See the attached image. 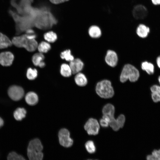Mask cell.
I'll list each match as a JSON object with an SVG mask.
<instances>
[{
	"instance_id": "33",
	"label": "cell",
	"mask_w": 160,
	"mask_h": 160,
	"mask_svg": "<svg viewBox=\"0 0 160 160\" xmlns=\"http://www.w3.org/2000/svg\"><path fill=\"white\" fill-rule=\"evenodd\" d=\"M53 4H58L67 1L69 0H49Z\"/></svg>"
},
{
	"instance_id": "9",
	"label": "cell",
	"mask_w": 160,
	"mask_h": 160,
	"mask_svg": "<svg viewBox=\"0 0 160 160\" xmlns=\"http://www.w3.org/2000/svg\"><path fill=\"white\" fill-rule=\"evenodd\" d=\"M14 59V56L10 52H3L0 53V64L4 66L12 65Z\"/></svg>"
},
{
	"instance_id": "2",
	"label": "cell",
	"mask_w": 160,
	"mask_h": 160,
	"mask_svg": "<svg viewBox=\"0 0 160 160\" xmlns=\"http://www.w3.org/2000/svg\"><path fill=\"white\" fill-rule=\"evenodd\" d=\"M12 44L18 47L24 48L28 51L32 52L37 48L38 44L35 39H29L26 34L14 37L11 41Z\"/></svg>"
},
{
	"instance_id": "16",
	"label": "cell",
	"mask_w": 160,
	"mask_h": 160,
	"mask_svg": "<svg viewBox=\"0 0 160 160\" xmlns=\"http://www.w3.org/2000/svg\"><path fill=\"white\" fill-rule=\"evenodd\" d=\"M74 80L76 84L81 87L85 86L87 83V80L85 76L81 73L76 74Z\"/></svg>"
},
{
	"instance_id": "7",
	"label": "cell",
	"mask_w": 160,
	"mask_h": 160,
	"mask_svg": "<svg viewBox=\"0 0 160 160\" xmlns=\"http://www.w3.org/2000/svg\"><path fill=\"white\" fill-rule=\"evenodd\" d=\"M8 93L9 97L13 100L18 101L21 99L24 95V90L20 86L14 85L8 89Z\"/></svg>"
},
{
	"instance_id": "38",
	"label": "cell",
	"mask_w": 160,
	"mask_h": 160,
	"mask_svg": "<svg viewBox=\"0 0 160 160\" xmlns=\"http://www.w3.org/2000/svg\"><path fill=\"white\" fill-rule=\"evenodd\" d=\"M158 80L159 82V84H160V76L159 77V78H158Z\"/></svg>"
},
{
	"instance_id": "27",
	"label": "cell",
	"mask_w": 160,
	"mask_h": 160,
	"mask_svg": "<svg viewBox=\"0 0 160 160\" xmlns=\"http://www.w3.org/2000/svg\"><path fill=\"white\" fill-rule=\"evenodd\" d=\"M85 146L86 150L89 153H93L95 152L96 147L92 141H88L86 143Z\"/></svg>"
},
{
	"instance_id": "21",
	"label": "cell",
	"mask_w": 160,
	"mask_h": 160,
	"mask_svg": "<svg viewBox=\"0 0 160 160\" xmlns=\"http://www.w3.org/2000/svg\"><path fill=\"white\" fill-rule=\"evenodd\" d=\"M44 56L42 53L39 52L35 54L32 57V62L36 66H39L44 61Z\"/></svg>"
},
{
	"instance_id": "28",
	"label": "cell",
	"mask_w": 160,
	"mask_h": 160,
	"mask_svg": "<svg viewBox=\"0 0 160 160\" xmlns=\"http://www.w3.org/2000/svg\"><path fill=\"white\" fill-rule=\"evenodd\" d=\"M147 160H160V149L154 150L151 155H149L146 157Z\"/></svg>"
},
{
	"instance_id": "5",
	"label": "cell",
	"mask_w": 160,
	"mask_h": 160,
	"mask_svg": "<svg viewBox=\"0 0 160 160\" xmlns=\"http://www.w3.org/2000/svg\"><path fill=\"white\" fill-rule=\"evenodd\" d=\"M58 136L59 143L62 146L68 148L72 145L73 141L70 137V132L67 129H61L59 131Z\"/></svg>"
},
{
	"instance_id": "39",
	"label": "cell",
	"mask_w": 160,
	"mask_h": 160,
	"mask_svg": "<svg viewBox=\"0 0 160 160\" xmlns=\"http://www.w3.org/2000/svg\"><path fill=\"white\" fill-rule=\"evenodd\" d=\"M87 160H93L91 159H87Z\"/></svg>"
},
{
	"instance_id": "15",
	"label": "cell",
	"mask_w": 160,
	"mask_h": 160,
	"mask_svg": "<svg viewBox=\"0 0 160 160\" xmlns=\"http://www.w3.org/2000/svg\"><path fill=\"white\" fill-rule=\"evenodd\" d=\"M12 44V41L7 36L0 33V49L7 48Z\"/></svg>"
},
{
	"instance_id": "19",
	"label": "cell",
	"mask_w": 160,
	"mask_h": 160,
	"mask_svg": "<svg viewBox=\"0 0 160 160\" xmlns=\"http://www.w3.org/2000/svg\"><path fill=\"white\" fill-rule=\"evenodd\" d=\"M141 67L142 69L145 71L148 74L151 75L154 73V67L151 63L147 61L143 62L141 64Z\"/></svg>"
},
{
	"instance_id": "6",
	"label": "cell",
	"mask_w": 160,
	"mask_h": 160,
	"mask_svg": "<svg viewBox=\"0 0 160 160\" xmlns=\"http://www.w3.org/2000/svg\"><path fill=\"white\" fill-rule=\"evenodd\" d=\"M84 127L88 135H95L98 133L100 126L96 119L91 118L86 123Z\"/></svg>"
},
{
	"instance_id": "11",
	"label": "cell",
	"mask_w": 160,
	"mask_h": 160,
	"mask_svg": "<svg viewBox=\"0 0 160 160\" xmlns=\"http://www.w3.org/2000/svg\"><path fill=\"white\" fill-rule=\"evenodd\" d=\"M69 65L72 73L77 74L80 72L82 69L84 67V63L80 59L76 58L70 62Z\"/></svg>"
},
{
	"instance_id": "29",
	"label": "cell",
	"mask_w": 160,
	"mask_h": 160,
	"mask_svg": "<svg viewBox=\"0 0 160 160\" xmlns=\"http://www.w3.org/2000/svg\"><path fill=\"white\" fill-rule=\"evenodd\" d=\"M118 124L120 128H122L124 124L125 117L123 114L119 115L116 119Z\"/></svg>"
},
{
	"instance_id": "31",
	"label": "cell",
	"mask_w": 160,
	"mask_h": 160,
	"mask_svg": "<svg viewBox=\"0 0 160 160\" xmlns=\"http://www.w3.org/2000/svg\"><path fill=\"white\" fill-rule=\"evenodd\" d=\"M151 93L154 92L160 93V85H154L150 88Z\"/></svg>"
},
{
	"instance_id": "1",
	"label": "cell",
	"mask_w": 160,
	"mask_h": 160,
	"mask_svg": "<svg viewBox=\"0 0 160 160\" xmlns=\"http://www.w3.org/2000/svg\"><path fill=\"white\" fill-rule=\"evenodd\" d=\"M43 146L40 140L35 138L29 143L27 149V154L29 160H42Z\"/></svg>"
},
{
	"instance_id": "17",
	"label": "cell",
	"mask_w": 160,
	"mask_h": 160,
	"mask_svg": "<svg viewBox=\"0 0 160 160\" xmlns=\"http://www.w3.org/2000/svg\"><path fill=\"white\" fill-rule=\"evenodd\" d=\"M88 33L90 37L92 38H98L101 35V31L100 28L96 25H92L88 30Z\"/></svg>"
},
{
	"instance_id": "10",
	"label": "cell",
	"mask_w": 160,
	"mask_h": 160,
	"mask_svg": "<svg viewBox=\"0 0 160 160\" xmlns=\"http://www.w3.org/2000/svg\"><path fill=\"white\" fill-rule=\"evenodd\" d=\"M105 60L107 64L110 66L112 67L115 66L118 60L116 53L113 50H108L105 57Z\"/></svg>"
},
{
	"instance_id": "4",
	"label": "cell",
	"mask_w": 160,
	"mask_h": 160,
	"mask_svg": "<svg viewBox=\"0 0 160 160\" xmlns=\"http://www.w3.org/2000/svg\"><path fill=\"white\" fill-rule=\"evenodd\" d=\"M140 76L138 70L134 66L127 64L124 67L120 77L121 82L124 83L128 79L132 82L137 80Z\"/></svg>"
},
{
	"instance_id": "35",
	"label": "cell",
	"mask_w": 160,
	"mask_h": 160,
	"mask_svg": "<svg viewBox=\"0 0 160 160\" xmlns=\"http://www.w3.org/2000/svg\"><path fill=\"white\" fill-rule=\"evenodd\" d=\"M152 3L155 5L160 4V0H151Z\"/></svg>"
},
{
	"instance_id": "18",
	"label": "cell",
	"mask_w": 160,
	"mask_h": 160,
	"mask_svg": "<svg viewBox=\"0 0 160 160\" xmlns=\"http://www.w3.org/2000/svg\"><path fill=\"white\" fill-rule=\"evenodd\" d=\"M26 113V111L25 108H18L14 111L13 116L16 120L20 121L25 117Z\"/></svg>"
},
{
	"instance_id": "3",
	"label": "cell",
	"mask_w": 160,
	"mask_h": 160,
	"mask_svg": "<svg viewBox=\"0 0 160 160\" xmlns=\"http://www.w3.org/2000/svg\"><path fill=\"white\" fill-rule=\"evenodd\" d=\"M95 91L98 96L105 99L111 98L114 94L111 83L107 80H104L98 82L96 86Z\"/></svg>"
},
{
	"instance_id": "8",
	"label": "cell",
	"mask_w": 160,
	"mask_h": 160,
	"mask_svg": "<svg viewBox=\"0 0 160 160\" xmlns=\"http://www.w3.org/2000/svg\"><path fill=\"white\" fill-rule=\"evenodd\" d=\"M148 11L146 8L142 5H137L133 8L132 15L137 19H143L147 15Z\"/></svg>"
},
{
	"instance_id": "32",
	"label": "cell",
	"mask_w": 160,
	"mask_h": 160,
	"mask_svg": "<svg viewBox=\"0 0 160 160\" xmlns=\"http://www.w3.org/2000/svg\"><path fill=\"white\" fill-rule=\"evenodd\" d=\"M100 124L103 127H107L109 125V123L104 119L102 118L100 120Z\"/></svg>"
},
{
	"instance_id": "37",
	"label": "cell",
	"mask_w": 160,
	"mask_h": 160,
	"mask_svg": "<svg viewBox=\"0 0 160 160\" xmlns=\"http://www.w3.org/2000/svg\"><path fill=\"white\" fill-rule=\"evenodd\" d=\"M4 123L3 119L0 117V128H1L3 125Z\"/></svg>"
},
{
	"instance_id": "30",
	"label": "cell",
	"mask_w": 160,
	"mask_h": 160,
	"mask_svg": "<svg viewBox=\"0 0 160 160\" xmlns=\"http://www.w3.org/2000/svg\"><path fill=\"white\" fill-rule=\"evenodd\" d=\"M151 96L152 99L154 102H160V93L153 92L151 93Z\"/></svg>"
},
{
	"instance_id": "13",
	"label": "cell",
	"mask_w": 160,
	"mask_h": 160,
	"mask_svg": "<svg viewBox=\"0 0 160 160\" xmlns=\"http://www.w3.org/2000/svg\"><path fill=\"white\" fill-rule=\"evenodd\" d=\"M25 100L28 105H36L38 103V97L35 93L30 92L26 94L25 97Z\"/></svg>"
},
{
	"instance_id": "14",
	"label": "cell",
	"mask_w": 160,
	"mask_h": 160,
	"mask_svg": "<svg viewBox=\"0 0 160 160\" xmlns=\"http://www.w3.org/2000/svg\"><path fill=\"white\" fill-rule=\"evenodd\" d=\"M150 31L149 28L143 24H140L136 29L137 34L139 36L142 38L147 37Z\"/></svg>"
},
{
	"instance_id": "20",
	"label": "cell",
	"mask_w": 160,
	"mask_h": 160,
	"mask_svg": "<svg viewBox=\"0 0 160 160\" xmlns=\"http://www.w3.org/2000/svg\"><path fill=\"white\" fill-rule=\"evenodd\" d=\"M60 73L64 77L70 76L72 72L69 65L66 63L62 64L60 66Z\"/></svg>"
},
{
	"instance_id": "22",
	"label": "cell",
	"mask_w": 160,
	"mask_h": 160,
	"mask_svg": "<svg viewBox=\"0 0 160 160\" xmlns=\"http://www.w3.org/2000/svg\"><path fill=\"white\" fill-rule=\"evenodd\" d=\"M51 48V45L48 42L43 41L38 44L37 48L39 52L43 53L47 52Z\"/></svg>"
},
{
	"instance_id": "25",
	"label": "cell",
	"mask_w": 160,
	"mask_h": 160,
	"mask_svg": "<svg viewBox=\"0 0 160 160\" xmlns=\"http://www.w3.org/2000/svg\"><path fill=\"white\" fill-rule=\"evenodd\" d=\"M38 76V71L35 68H29L26 72V76L28 79L30 80L35 79Z\"/></svg>"
},
{
	"instance_id": "26",
	"label": "cell",
	"mask_w": 160,
	"mask_h": 160,
	"mask_svg": "<svg viewBox=\"0 0 160 160\" xmlns=\"http://www.w3.org/2000/svg\"><path fill=\"white\" fill-rule=\"evenodd\" d=\"M7 160H26L22 155L15 151L11 152L7 157Z\"/></svg>"
},
{
	"instance_id": "12",
	"label": "cell",
	"mask_w": 160,
	"mask_h": 160,
	"mask_svg": "<svg viewBox=\"0 0 160 160\" xmlns=\"http://www.w3.org/2000/svg\"><path fill=\"white\" fill-rule=\"evenodd\" d=\"M115 109L112 104L108 103L105 105L102 109L103 115L108 117L110 119L114 117Z\"/></svg>"
},
{
	"instance_id": "34",
	"label": "cell",
	"mask_w": 160,
	"mask_h": 160,
	"mask_svg": "<svg viewBox=\"0 0 160 160\" xmlns=\"http://www.w3.org/2000/svg\"><path fill=\"white\" fill-rule=\"evenodd\" d=\"M26 34H34V31L32 29L29 28L26 31Z\"/></svg>"
},
{
	"instance_id": "36",
	"label": "cell",
	"mask_w": 160,
	"mask_h": 160,
	"mask_svg": "<svg viewBox=\"0 0 160 160\" xmlns=\"http://www.w3.org/2000/svg\"><path fill=\"white\" fill-rule=\"evenodd\" d=\"M156 63L160 69V55L156 59Z\"/></svg>"
},
{
	"instance_id": "23",
	"label": "cell",
	"mask_w": 160,
	"mask_h": 160,
	"mask_svg": "<svg viewBox=\"0 0 160 160\" xmlns=\"http://www.w3.org/2000/svg\"><path fill=\"white\" fill-rule=\"evenodd\" d=\"M44 39L48 42L53 43L57 39L56 34L52 31L46 33L44 35Z\"/></svg>"
},
{
	"instance_id": "24",
	"label": "cell",
	"mask_w": 160,
	"mask_h": 160,
	"mask_svg": "<svg viewBox=\"0 0 160 160\" xmlns=\"http://www.w3.org/2000/svg\"><path fill=\"white\" fill-rule=\"evenodd\" d=\"M60 57L62 59L65 60L67 61L71 62L74 59L70 49H67L62 52Z\"/></svg>"
}]
</instances>
